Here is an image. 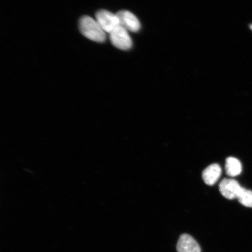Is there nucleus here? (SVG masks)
<instances>
[{"label": "nucleus", "instance_id": "nucleus-7", "mask_svg": "<svg viewBox=\"0 0 252 252\" xmlns=\"http://www.w3.org/2000/svg\"><path fill=\"white\" fill-rule=\"evenodd\" d=\"M222 170L220 166L213 163L204 170L202 174L203 181L207 185L213 186L219 181L221 175Z\"/></svg>", "mask_w": 252, "mask_h": 252}, {"label": "nucleus", "instance_id": "nucleus-5", "mask_svg": "<svg viewBox=\"0 0 252 252\" xmlns=\"http://www.w3.org/2000/svg\"><path fill=\"white\" fill-rule=\"evenodd\" d=\"M116 15L119 19V25L127 31L137 32L140 30L141 24L139 20L131 12L126 10L121 11Z\"/></svg>", "mask_w": 252, "mask_h": 252}, {"label": "nucleus", "instance_id": "nucleus-4", "mask_svg": "<svg viewBox=\"0 0 252 252\" xmlns=\"http://www.w3.org/2000/svg\"><path fill=\"white\" fill-rule=\"evenodd\" d=\"M243 188L237 181L233 179H223L219 187L220 193L229 200L238 198Z\"/></svg>", "mask_w": 252, "mask_h": 252}, {"label": "nucleus", "instance_id": "nucleus-1", "mask_svg": "<svg viewBox=\"0 0 252 252\" xmlns=\"http://www.w3.org/2000/svg\"><path fill=\"white\" fill-rule=\"evenodd\" d=\"M79 27L82 34L87 38L96 42H104L106 38V32L96 20L88 16L80 19Z\"/></svg>", "mask_w": 252, "mask_h": 252}, {"label": "nucleus", "instance_id": "nucleus-2", "mask_svg": "<svg viewBox=\"0 0 252 252\" xmlns=\"http://www.w3.org/2000/svg\"><path fill=\"white\" fill-rule=\"evenodd\" d=\"M128 32L121 25L115 28L109 33L110 40L113 46L121 50L130 49L133 45V42Z\"/></svg>", "mask_w": 252, "mask_h": 252}, {"label": "nucleus", "instance_id": "nucleus-6", "mask_svg": "<svg viewBox=\"0 0 252 252\" xmlns=\"http://www.w3.org/2000/svg\"><path fill=\"white\" fill-rule=\"evenodd\" d=\"M178 252H201L200 245L190 235L185 234L180 236L177 244Z\"/></svg>", "mask_w": 252, "mask_h": 252}, {"label": "nucleus", "instance_id": "nucleus-9", "mask_svg": "<svg viewBox=\"0 0 252 252\" xmlns=\"http://www.w3.org/2000/svg\"><path fill=\"white\" fill-rule=\"evenodd\" d=\"M237 199L243 206L252 208V191L243 188Z\"/></svg>", "mask_w": 252, "mask_h": 252}, {"label": "nucleus", "instance_id": "nucleus-10", "mask_svg": "<svg viewBox=\"0 0 252 252\" xmlns=\"http://www.w3.org/2000/svg\"><path fill=\"white\" fill-rule=\"evenodd\" d=\"M251 29L252 30V25H251Z\"/></svg>", "mask_w": 252, "mask_h": 252}, {"label": "nucleus", "instance_id": "nucleus-3", "mask_svg": "<svg viewBox=\"0 0 252 252\" xmlns=\"http://www.w3.org/2000/svg\"><path fill=\"white\" fill-rule=\"evenodd\" d=\"M96 20L106 33H110L119 25L117 15L105 9H101L97 12Z\"/></svg>", "mask_w": 252, "mask_h": 252}, {"label": "nucleus", "instance_id": "nucleus-8", "mask_svg": "<svg viewBox=\"0 0 252 252\" xmlns=\"http://www.w3.org/2000/svg\"><path fill=\"white\" fill-rule=\"evenodd\" d=\"M225 170L226 174L230 177H235L241 174L242 166L240 160L234 157H229L226 159Z\"/></svg>", "mask_w": 252, "mask_h": 252}]
</instances>
